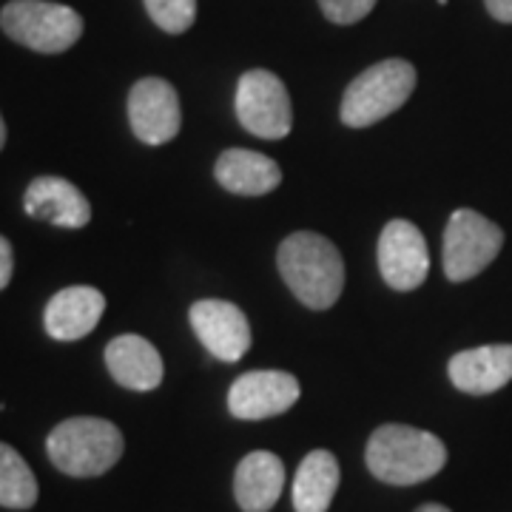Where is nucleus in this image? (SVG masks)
<instances>
[{"label": "nucleus", "mask_w": 512, "mask_h": 512, "mask_svg": "<svg viewBox=\"0 0 512 512\" xmlns=\"http://www.w3.org/2000/svg\"><path fill=\"white\" fill-rule=\"evenodd\" d=\"M123 433L106 419L74 416L57 424L46 439V453L60 473L94 478L109 473L123 456Z\"/></svg>", "instance_id": "obj_3"}, {"label": "nucleus", "mask_w": 512, "mask_h": 512, "mask_svg": "<svg viewBox=\"0 0 512 512\" xmlns=\"http://www.w3.org/2000/svg\"><path fill=\"white\" fill-rule=\"evenodd\" d=\"M12 271H15V251H12V242L6 237H0V291L12 282Z\"/></svg>", "instance_id": "obj_22"}, {"label": "nucleus", "mask_w": 512, "mask_h": 512, "mask_svg": "<svg viewBox=\"0 0 512 512\" xmlns=\"http://www.w3.org/2000/svg\"><path fill=\"white\" fill-rule=\"evenodd\" d=\"M276 265L293 296L311 311H328L342 296L345 262L339 248L322 234H291L279 245Z\"/></svg>", "instance_id": "obj_1"}, {"label": "nucleus", "mask_w": 512, "mask_h": 512, "mask_svg": "<svg viewBox=\"0 0 512 512\" xmlns=\"http://www.w3.org/2000/svg\"><path fill=\"white\" fill-rule=\"evenodd\" d=\"M37 501V478L15 447L0 441V507L29 510Z\"/></svg>", "instance_id": "obj_19"}, {"label": "nucleus", "mask_w": 512, "mask_h": 512, "mask_svg": "<svg viewBox=\"0 0 512 512\" xmlns=\"http://www.w3.org/2000/svg\"><path fill=\"white\" fill-rule=\"evenodd\" d=\"M285 487V464L268 450H254L239 461L234 495L242 512H268Z\"/></svg>", "instance_id": "obj_16"}, {"label": "nucleus", "mask_w": 512, "mask_h": 512, "mask_svg": "<svg viewBox=\"0 0 512 512\" xmlns=\"http://www.w3.org/2000/svg\"><path fill=\"white\" fill-rule=\"evenodd\" d=\"M322 12L330 23H339V26H350V23H359L367 18L376 6V0H319Z\"/></svg>", "instance_id": "obj_21"}, {"label": "nucleus", "mask_w": 512, "mask_h": 512, "mask_svg": "<svg viewBox=\"0 0 512 512\" xmlns=\"http://www.w3.org/2000/svg\"><path fill=\"white\" fill-rule=\"evenodd\" d=\"M416 89V69L413 63L390 57L370 66L348 86L342 97V123L350 128H367L390 117L410 100Z\"/></svg>", "instance_id": "obj_4"}, {"label": "nucleus", "mask_w": 512, "mask_h": 512, "mask_svg": "<svg viewBox=\"0 0 512 512\" xmlns=\"http://www.w3.org/2000/svg\"><path fill=\"white\" fill-rule=\"evenodd\" d=\"M450 382L461 393L487 396L512 382V345H484L461 350L447 365Z\"/></svg>", "instance_id": "obj_14"}, {"label": "nucleus", "mask_w": 512, "mask_h": 512, "mask_svg": "<svg viewBox=\"0 0 512 512\" xmlns=\"http://www.w3.org/2000/svg\"><path fill=\"white\" fill-rule=\"evenodd\" d=\"M416 512H450L447 507H441V504H421Z\"/></svg>", "instance_id": "obj_24"}, {"label": "nucleus", "mask_w": 512, "mask_h": 512, "mask_svg": "<svg viewBox=\"0 0 512 512\" xmlns=\"http://www.w3.org/2000/svg\"><path fill=\"white\" fill-rule=\"evenodd\" d=\"M146 9L168 35H183L197 20V0H146Z\"/></svg>", "instance_id": "obj_20"}, {"label": "nucleus", "mask_w": 512, "mask_h": 512, "mask_svg": "<svg viewBox=\"0 0 512 512\" xmlns=\"http://www.w3.org/2000/svg\"><path fill=\"white\" fill-rule=\"evenodd\" d=\"M6 146V123H3V114H0V148Z\"/></svg>", "instance_id": "obj_25"}, {"label": "nucleus", "mask_w": 512, "mask_h": 512, "mask_svg": "<svg viewBox=\"0 0 512 512\" xmlns=\"http://www.w3.org/2000/svg\"><path fill=\"white\" fill-rule=\"evenodd\" d=\"M237 117L242 126L262 140H282L293 126L291 97L274 72L254 69L239 77Z\"/></svg>", "instance_id": "obj_7"}, {"label": "nucleus", "mask_w": 512, "mask_h": 512, "mask_svg": "<svg viewBox=\"0 0 512 512\" xmlns=\"http://www.w3.org/2000/svg\"><path fill=\"white\" fill-rule=\"evenodd\" d=\"M23 208L32 220H46L60 228H83L92 222V202L63 177H35L23 194Z\"/></svg>", "instance_id": "obj_12"}, {"label": "nucleus", "mask_w": 512, "mask_h": 512, "mask_svg": "<svg viewBox=\"0 0 512 512\" xmlns=\"http://www.w3.org/2000/svg\"><path fill=\"white\" fill-rule=\"evenodd\" d=\"M214 174L225 191L242 194V197L271 194L276 185L282 183V168L271 157H265L259 151H248V148L222 151L220 160L214 165Z\"/></svg>", "instance_id": "obj_17"}, {"label": "nucleus", "mask_w": 512, "mask_h": 512, "mask_svg": "<svg viewBox=\"0 0 512 512\" xmlns=\"http://www.w3.org/2000/svg\"><path fill=\"white\" fill-rule=\"evenodd\" d=\"M302 387L285 370H251L242 373L228 390V410L242 421H262L291 410Z\"/></svg>", "instance_id": "obj_10"}, {"label": "nucleus", "mask_w": 512, "mask_h": 512, "mask_svg": "<svg viewBox=\"0 0 512 512\" xmlns=\"http://www.w3.org/2000/svg\"><path fill=\"white\" fill-rule=\"evenodd\" d=\"M379 271L393 291H416L430 274L424 234L413 222L390 220L379 237Z\"/></svg>", "instance_id": "obj_9"}, {"label": "nucleus", "mask_w": 512, "mask_h": 512, "mask_svg": "<svg viewBox=\"0 0 512 512\" xmlns=\"http://www.w3.org/2000/svg\"><path fill=\"white\" fill-rule=\"evenodd\" d=\"M365 458L367 470L379 481L410 487L439 476L441 467L447 464V447L439 436L419 427L382 424L367 441Z\"/></svg>", "instance_id": "obj_2"}, {"label": "nucleus", "mask_w": 512, "mask_h": 512, "mask_svg": "<svg viewBox=\"0 0 512 512\" xmlns=\"http://www.w3.org/2000/svg\"><path fill=\"white\" fill-rule=\"evenodd\" d=\"M0 26L15 43L40 52H69L83 35V18L72 6L49 0H12L0 9Z\"/></svg>", "instance_id": "obj_5"}, {"label": "nucleus", "mask_w": 512, "mask_h": 512, "mask_svg": "<svg viewBox=\"0 0 512 512\" xmlns=\"http://www.w3.org/2000/svg\"><path fill=\"white\" fill-rule=\"evenodd\" d=\"M339 490V461L328 450H313L302 458L293 478V510L328 512Z\"/></svg>", "instance_id": "obj_18"}, {"label": "nucleus", "mask_w": 512, "mask_h": 512, "mask_svg": "<svg viewBox=\"0 0 512 512\" xmlns=\"http://www.w3.org/2000/svg\"><path fill=\"white\" fill-rule=\"evenodd\" d=\"M103 311H106L103 293L89 285H72L49 299L43 311V325H46V333L57 342H74L97 328Z\"/></svg>", "instance_id": "obj_13"}, {"label": "nucleus", "mask_w": 512, "mask_h": 512, "mask_svg": "<svg viewBox=\"0 0 512 512\" xmlns=\"http://www.w3.org/2000/svg\"><path fill=\"white\" fill-rule=\"evenodd\" d=\"M106 367L114 376V382L126 390H137V393H148L163 382V356L157 348L137 336V333H123L117 339H111L106 348Z\"/></svg>", "instance_id": "obj_15"}, {"label": "nucleus", "mask_w": 512, "mask_h": 512, "mask_svg": "<svg viewBox=\"0 0 512 512\" xmlns=\"http://www.w3.org/2000/svg\"><path fill=\"white\" fill-rule=\"evenodd\" d=\"M504 248V231L478 211L458 208L444 231V274L450 282L478 276Z\"/></svg>", "instance_id": "obj_6"}, {"label": "nucleus", "mask_w": 512, "mask_h": 512, "mask_svg": "<svg viewBox=\"0 0 512 512\" xmlns=\"http://www.w3.org/2000/svg\"><path fill=\"white\" fill-rule=\"evenodd\" d=\"M128 123L140 143L163 146L183 126L180 94L163 77H143L128 92Z\"/></svg>", "instance_id": "obj_8"}, {"label": "nucleus", "mask_w": 512, "mask_h": 512, "mask_svg": "<svg viewBox=\"0 0 512 512\" xmlns=\"http://www.w3.org/2000/svg\"><path fill=\"white\" fill-rule=\"evenodd\" d=\"M191 328L208 353L220 362H239L251 348L248 316L234 302L200 299L191 305Z\"/></svg>", "instance_id": "obj_11"}, {"label": "nucleus", "mask_w": 512, "mask_h": 512, "mask_svg": "<svg viewBox=\"0 0 512 512\" xmlns=\"http://www.w3.org/2000/svg\"><path fill=\"white\" fill-rule=\"evenodd\" d=\"M487 12L501 23H512V0H484Z\"/></svg>", "instance_id": "obj_23"}]
</instances>
